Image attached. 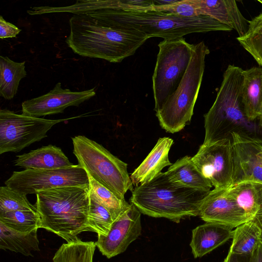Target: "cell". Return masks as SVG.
<instances>
[{
	"mask_svg": "<svg viewBox=\"0 0 262 262\" xmlns=\"http://www.w3.org/2000/svg\"><path fill=\"white\" fill-rule=\"evenodd\" d=\"M37 229L21 232L11 229L0 222V248L33 256L32 251H39Z\"/></svg>",
	"mask_w": 262,
	"mask_h": 262,
	"instance_id": "22",
	"label": "cell"
},
{
	"mask_svg": "<svg viewBox=\"0 0 262 262\" xmlns=\"http://www.w3.org/2000/svg\"><path fill=\"white\" fill-rule=\"evenodd\" d=\"M17 210H36V209L29 202L26 195L7 186H1L0 213Z\"/></svg>",
	"mask_w": 262,
	"mask_h": 262,
	"instance_id": "31",
	"label": "cell"
},
{
	"mask_svg": "<svg viewBox=\"0 0 262 262\" xmlns=\"http://www.w3.org/2000/svg\"><path fill=\"white\" fill-rule=\"evenodd\" d=\"M132 192L130 202L141 213L179 223L182 219L199 215L202 202L209 191L172 182L165 172H161Z\"/></svg>",
	"mask_w": 262,
	"mask_h": 262,
	"instance_id": "5",
	"label": "cell"
},
{
	"mask_svg": "<svg viewBox=\"0 0 262 262\" xmlns=\"http://www.w3.org/2000/svg\"><path fill=\"white\" fill-rule=\"evenodd\" d=\"M100 10L111 24L119 28L139 31L149 38L157 37L164 39H173L193 33L232 30L229 26L204 15L185 18L154 10Z\"/></svg>",
	"mask_w": 262,
	"mask_h": 262,
	"instance_id": "4",
	"label": "cell"
},
{
	"mask_svg": "<svg viewBox=\"0 0 262 262\" xmlns=\"http://www.w3.org/2000/svg\"><path fill=\"white\" fill-rule=\"evenodd\" d=\"M233 235L232 228L213 223L196 227L192 231L190 246L194 258H199L225 243Z\"/></svg>",
	"mask_w": 262,
	"mask_h": 262,
	"instance_id": "18",
	"label": "cell"
},
{
	"mask_svg": "<svg viewBox=\"0 0 262 262\" xmlns=\"http://www.w3.org/2000/svg\"><path fill=\"white\" fill-rule=\"evenodd\" d=\"M251 257V262H262V238Z\"/></svg>",
	"mask_w": 262,
	"mask_h": 262,
	"instance_id": "35",
	"label": "cell"
},
{
	"mask_svg": "<svg viewBox=\"0 0 262 262\" xmlns=\"http://www.w3.org/2000/svg\"><path fill=\"white\" fill-rule=\"evenodd\" d=\"M34 205L40 219V228L67 242L89 231V186H67L37 192Z\"/></svg>",
	"mask_w": 262,
	"mask_h": 262,
	"instance_id": "3",
	"label": "cell"
},
{
	"mask_svg": "<svg viewBox=\"0 0 262 262\" xmlns=\"http://www.w3.org/2000/svg\"><path fill=\"white\" fill-rule=\"evenodd\" d=\"M95 88L80 92L62 89L58 82L48 93L21 104L22 114L36 118L62 113L68 107L78 106L95 96Z\"/></svg>",
	"mask_w": 262,
	"mask_h": 262,
	"instance_id": "13",
	"label": "cell"
},
{
	"mask_svg": "<svg viewBox=\"0 0 262 262\" xmlns=\"http://www.w3.org/2000/svg\"><path fill=\"white\" fill-rule=\"evenodd\" d=\"M141 213L130 203L128 210L113 222L106 236L98 235L95 243L103 255L111 258L124 252L141 234Z\"/></svg>",
	"mask_w": 262,
	"mask_h": 262,
	"instance_id": "14",
	"label": "cell"
},
{
	"mask_svg": "<svg viewBox=\"0 0 262 262\" xmlns=\"http://www.w3.org/2000/svg\"><path fill=\"white\" fill-rule=\"evenodd\" d=\"M228 194L234 199L247 215L253 220L259 210L262 201V183L245 181L227 188Z\"/></svg>",
	"mask_w": 262,
	"mask_h": 262,
	"instance_id": "23",
	"label": "cell"
},
{
	"mask_svg": "<svg viewBox=\"0 0 262 262\" xmlns=\"http://www.w3.org/2000/svg\"><path fill=\"white\" fill-rule=\"evenodd\" d=\"M16 157L14 164L25 169L46 170L73 165L60 148L52 145L42 146Z\"/></svg>",
	"mask_w": 262,
	"mask_h": 262,
	"instance_id": "19",
	"label": "cell"
},
{
	"mask_svg": "<svg viewBox=\"0 0 262 262\" xmlns=\"http://www.w3.org/2000/svg\"><path fill=\"white\" fill-rule=\"evenodd\" d=\"M96 246L79 238L63 244L53 258V262H93Z\"/></svg>",
	"mask_w": 262,
	"mask_h": 262,
	"instance_id": "27",
	"label": "cell"
},
{
	"mask_svg": "<svg viewBox=\"0 0 262 262\" xmlns=\"http://www.w3.org/2000/svg\"><path fill=\"white\" fill-rule=\"evenodd\" d=\"M237 40L262 67V13L249 20L247 32Z\"/></svg>",
	"mask_w": 262,
	"mask_h": 262,
	"instance_id": "29",
	"label": "cell"
},
{
	"mask_svg": "<svg viewBox=\"0 0 262 262\" xmlns=\"http://www.w3.org/2000/svg\"><path fill=\"white\" fill-rule=\"evenodd\" d=\"M243 71L229 64L224 72L215 100L204 116L205 135L203 144L231 140L232 133L262 140V125L258 119L251 121L245 113L242 97Z\"/></svg>",
	"mask_w": 262,
	"mask_h": 262,
	"instance_id": "2",
	"label": "cell"
},
{
	"mask_svg": "<svg viewBox=\"0 0 262 262\" xmlns=\"http://www.w3.org/2000/svg\"><path fill=\"white\" fill-rule=\"evenodd\" d=\"M199 216L206 222L231 228L251 220L227 192V188H214L203 199Z\"/></svg>",
	"mask_w": 262,
	"mask_h": 262,
	"instance_id": "15",
	"label": "cell"
},
{
	"mask_svg": "<svg viewBox=\"0 0 262 262\" xmlns=\"http://www.w3.org/2000/svg\"><path fill=\"white\" fill-rule=\"evenodd\" d=\"M242 97L247 118L251 121L258 119L262 111V67L243 71Z\"/></svg>",
	"mask_w": 262,
	"mask_h": 262,
	"instance_id": "20",
	"label": "cell"
},
{
	"mask_svg": "<svg viewBox=\"0 0 262 262\" xmlns=\"http://www.w3.org/2000/svg\"><path fill=\"white\" fill-rule=\"evenodd\" d=\"M25 61L15 62L0 56V95L7 100L15 96L20 80L27 76Z\"/></svg>",
	"mask_w": 262,
	"mask_h": 262,
	"instance_id": "24",
	"label": "cell"
},
{
	"mask_svg": "<svg viewBox=\"0 0 262 262\" xmlns=\"http://www.w3.org/2000/svg\"><path fill=\"white\" fill-rule=\"evenodd\" d=\"M200 15L214 18L235 30L238 37L243 36L249 27V20L239 11L234 0H196Z\"/></svg>",
	"mask_w": 262,
	"mask_h": 262,
	"instance_id": "16",
	"label": "cell"
},
{
	"mask_svg": "<svg viewBox=\"0 0 262 262\" xmlns=\"http://www.w3.org/2000/svg\"><path fill=\"white\" fill-rule=\"evenodd\" d=\"M73 154L78 164L95 181L116 194L124 198L133 184L127 164L102 145L84 136L72 137Z\"/></svg>",
	"mask_w": 262,
	"mask_h": 262,
	"instance_id": "7",
	"label": "cell"
},
{
	"mask_svg": "<svg viewBox=\"0 0 262 262\" xmlns=\"http://www.w3.org/2000/svg\"><path fill=\"white\" fill-rule=\"evenodd\" d=\"M260 117H262V111H261V115L260 116Z\"/></svg>",
	"mask_w": 262,
	"mask_h": 262,
	"instance_id": "38",
	"label": "cell"
},
{
	"mask_svg": "<svg viewBox=\"0 0 262 262\" xmlns=\"http://www.w3.org/2000/svg\"><path fill=\"white\" fill-rule=\"evenodd\" d=\"M258 2H259L262 4V0H258Z\"/></svg>",
	"mask_w": 262,
	"mask_h": 262,
	"instance_id": "37",
	"label": "cell"
},
{
	"mask_svg": "<svg viewBox=\"0 0 262 262\" xmlns=\"http://www.w3.org/2000/svg\"><path fill=\"white\" fill-rule=\"evenodd\" d=\"M209 53L204 41L193 45L189 65L178 87L156 112L160 126L167 132H178L190 123Z\"/></svg>",
	"mask_w": 262,
	"mask_h": 262,
	"instance_id": "6",
	"label": "cell"
},
{
	"mask_svg": "<svg viewBox=\"0 0 262 262\" xmlns=\"http://www.w3.org/2000/svg\"><path fill=\"white\" fill-rule=\"evenodd\" d=\"M165 173L172 182L187 187L208 192L212 187L200 171L192 157L188 156L178 160Z\"/></svg>",
	"mask_w": 262,
	"mask_h": 262,
	"instance_id": "21",
	"label": "cell"
},
{
	"mask_svg": "<svg viewBox=\"0 0 262 262\" xmlns=\"http://www.w3.org/2000/svg\"><path fill=\"white\" fill-rule=\"evenodd\" d=\"M67 119L51 120L0 110V154L17 152L47 137L56 124Z\"/></svg>",
	"mask_w": 262,
	"mask_h": 262,
	"instance_id": "9",
	"label": "cell"
},
{
	"mask_svg": "<svg viewBox=\"0 0 262 262\" xmlns=\"http://www.w3.org/2000/svg\"><path fill=\"white\" fill-rule=\"evenodd\" d=\"M231 141L232 185L245 181L262 183V140L232 133Z\"/></svg>",
	"mask_w": 262,
	"mask_h": 262,
	"instance_id": "12",
	"label": "cell"
},
{
	"mask_svg": "<svg viewBox=\"0 0 262 262\" xmlns=\"http://www.w3.org/2000/svg\"><path fill=\"white\" fill-rule=\"evenodd\" d=\"M0 222L6 226L21 232L40 228V219L36 210H17L0 213Z\"/></svg>",
	"mask_w": 262,
	"mask_h": 262,
	"instance_id": "28",
	"label": "cell"
},
{
	"mask_svg": "<svg viewBox=\"0 0 262 262\" xmlns=\"http://www.w3.org/2000/svg\"><path fill=\"white\" fill-rule=\"evenodd\" d=\"M261 238V231L257 224L253 220L245 222L233 230L228 252L252 255Z\"/></svg>",
	"mask_w": 262,
	"mask_h": 262,
	"instance_id": "25",
	"label": "cell"
},
{
	"mask_svg": "<svg viewBox=\"0 0 262 262\" xmlns=\"http://www.w3.org/2000/svg\"><path fill=\"white\" fill-rule=\"evenodd\" d=\"M68 46L76 54L120 62L135 54L149 37L135 30L116 27L100 10L74 14L69 19Z\"/></svg>",
	"mask_w": 262,
	"mask_h": 262,
	"instance_id": "1",
	"label": "cell"
},
{
	"mask_svg": "<svg viewBox=\"0 0 262 262\" xmlns=\"http://www.w3.org/2000/svg\"><path fill=\"white\" fill-rule=\"evenodd\" d=\"M25 195L67 186H89V176L79 164L46 170L25 169L13 171L5 182Z\"/></svg>",
	"mask_w": 262,
	"mask_h": 262,
	"instance_id": "10",
	"label": "cell"
},
{
	"mask_svg": "<svg viewBox=\"0 0 262 262\" xmlns=\"http://www.w3.org/2000/svg\"><path fill=\"white\" fill-rule=\"evenodd\" d=\"M147 10H154L171 13L182 17L191 18L200 15L196 0L177 1L167 5H155L148 7Z\"/></svg>",
	"mask_w": 262,
	"mask_h": 262,
	"instance_id": "32",
	"label": "cell"
},
{
	"mask_svg": "<svg viewBox=\"0 0 262 262\" xmlns=\"http://www.w3.org/2000/svg\"><path fill=\"white\" fill-rule=\"evenodd\" d=\"M252 220H253L260 228L262 237V201L260 208Z\"/></svg>",
	"mask_w": 262,
	"mask_h": 262,
	"instance_id": "36",
	"label": "cell"
},
{
	"mask_svg": "<svg viewBox=\"0 0 262 262\" xmlns=\"http://www.w3.org/2000/svg\"><path fill=\"white\" fill-rule=\"evenodd\" d=\"M88 214L89 231L95 232L98 235L106 236L114 222L109 211L90 193Z\"/></svg>",
	"mask_w": 262,
	"mask_h": 262,
	"instance_id": "30",
	"label": "cell"
},
{
	"mask_svg": "<svg viewBox=\"0 0 262 262\" xmlns=\"http://www.w3.org/2000/svg\"><path fill=\"white\" fill-rule=\"evenodd\" d=\"M21 30L16 26L7 21L2 16H0V37L2 39L15 38Z\"/></svg>",
	"mask_w": 262,
	"mask_h": 262,
	"instance_id": "33",
	"label": "cell"
},
{
	"mask_svg": "<svg viewBox=\"0 0 262 262\" xmlns=\"http://www.w3.org/2000/svg\"><path fill=\"white\" fill-rule=\"evenodd\" d=\"M88 176L90 193L109 211L114 222L128 210L130 204L127 202L124 198L116 194L91 177Z\"/></svg>",
	"mask_w": 262,
	"mask_h": 262,
	"instance_id": "26",
	"label": "cell"
},
{
	"mask_svg": "<svg viewBox=\"0 0 262 262\" xmlns=\"http://www.w3.org/2000/svg\"><path fill=\"white\" fill-rule=\"evenodd\" d=\"M193 46L183 37L164 39L159 43L152 78L155 112L178 87L189 65Z\"/></svg>",
	"mask_w": 262,
	"mask_h": 262,
	"instance_id": "8",
	"label": "cell"
},
{
	"mask_svg": "<svg viewBox=\"0 0 262 262\" xmlns=\"http://www.w3.org/2000/svg\"><path fill=\"white\" fill-rule=\"evenodd\" d=\"M192 159L214 188H227L232 185L233 159L230 139L202 144Z\"/></svg>",
	"mask_w": 262,
	"mask_h": 262,
	"instance_id": "11",
	"label": "cell"
},
{
	"mask_svg": "<svg viewBox=\"0 0 262 262\" xmlns=\"http://www.w3.org/2000/svg\"><path fill=\"white\" fill-rule=\"evenodd\" d=\"M173 142L169 137L159 139L148 156L130 174L134 185L137 186L151 181L165 167L172 164L169 160L168 153Z\"/></svg>",
	"mask_w": 262,
	"mask_h": 262,
	"instance_id": "17",
	"label": "cell"
},
{
	"mask_svg": "<svg viewBox=\"0 0 262 262\" xmlns=\"http://www.w3.org/2000/svg\"><path fill=\"white\" fill-rule=\"evenodd\" d=\"M251 256L228 252L223 262H251Z\"/></svg>",
	"mask_w": 262,
	"mask_h": 262,
	"instance_id": "34",
	"label": "cell"
}]
</instances>
